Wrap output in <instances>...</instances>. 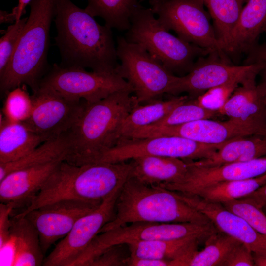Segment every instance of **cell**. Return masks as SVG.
<instances>
[{
	"label": "cell",
	"mask_w": 266,
	"mask_h": 266,
	"mask_svg": "<svg viewBox=\"0 0 266 266\" xmlns=\"http://www.w3.org/2000/svg\"><path fill=\"white\" fill-rule=\"evenodd\" d=\"M54 22L60 66L116 71L118 58L111 28L100 25L70 0H57Z\"/></svg>",
	"instance_id": "1"
},
{
	"label": "cell",
	"mask_w": 266,
	"mask_h": 266,
	"mask_svg": "<svg viewBox=\"0 0 266 266\" xmlns=\"http://www.w3.org/2000/svg\"><path fill=\"white\" fill-rule=\"evenodd\" d=\"M132 168L131 161L79 166L62 161L31 204L14 216L23 217L34 209L62 200H78L100 205L118 185L131 177Z\"/></svg>",
	"instance_id": "2"
},
{
	"label": "cell",
	"mask_w": 266,
	"mask_h": 266,
	"mask_svg": "<svg viewBox=\"0 0 266 266\" xmlns=\"http://www.w3.org/2000/svg\"><path fill=\"white\" fill-rule=\"evenodd\" d=\"M131 93L117 92L96 102H85L66 133L69 154L66 161L78 166L92 163L116 145L124 120L136 105Z\"/></svg>",
	"instance_id": "3"
},
{
	"label": "cell",
	"mask_w": 266,
	"mask_h": 266,
	"mask_svg": "<svg viewBox=\"0 0 266 266\" xmlns=\"http://www.w3.org/2000/svg\"><path fill=\"white\" fill-rule=\"evenodd\" d=\"M115 209L114 218L99 233L136 222H211L205 215L180 199L173 191L147 185L132 177L123 184Z\"/></svg>",
	"instance_id": "4"
},
{
	"label": "cell",
	"mask_w": 266,
	"mask_h": 266,
	"mask_svg": "<svg viewBox=\"0 0 266 266\" xmlns=\"http://www.w3.org/2000/svg\"><path fill=\"white\" fill-rule=\"evenodd\" d=\"M57 0H33L30 12L17 45L3 73L0 75L1 94L23 85L33 91L39 88L46 74L50 29Z\"/></svg>",
	"instance_id": "5"
},
{
	"label": "cell",
	"mask_w": 266,
	"mask_h": 266,
	"mask_svg": "<svg viewBox=\"0 0 266 266\" xmlns=\"http://www.w3.org/2000/svg\"><path fill=\"white\" fill-rule=\"evenodd\" d=\"M125 38L129 42L142 46L178 76L187 74L199 58L214 52L173 35L155 18L150 7L141 5L133 15Z\"/></svg>",
	"instance_id": "6"
},
{
	"label": "cell",
	"mask_w": 266,
	"mask_h": 266,
	"mask_svg": "<svg viewBox=\"0 0 266 266\" xmlns=\"http://www.w3.org/2000/svg\"><path fill=\"white\" fill-rule=\"evenodd\" d=\"M117 55L120 64L116 71L133 87L136 105L146 104L169 94L178 76L167 70L142 46L117 38Z\"/></svg>",
	"instance_id": "7"
},
{
	"label": "cell",
	"mask_w": 266,
	"mask_h": 266,
	"mask_svg": "<svg viewBox=\"0 0 266 266\" xmlns=\"http://www.w3.org/2000/svg\"><path fill=\"white\" fill-rule=\"evenodd\" d=\"M211 222L194 223H157L136 222L98 233L72 266H86L94 257L113 245L134 241L171 240L195 237L205 241L217 231Z\"/></svg>",
	"instance_id": "8"
},
{
	"label": "cell",
	"mask_w": 266,
	"mask_h": 266,
	"mask_svg": "<svg viewBox=\"0 0 266 266\" xmlns=\"http://www.w3.org/2000/svg\"><path fill=\"white\" fill-rule=\"evenodd\" d=\"M204 5L203 0H164L150 8L163 26L168 31H173L181 39L226 54Z\"/></svg>",
	"instance_id": "9"
},
{
	"label": "cell",
	"mask_w": 266,
	"mask_h": 266,
	"mask_svg": "<svg viewBox=\"0 0 266 266\" xmlns=\"http://www.w3.org/2000/svg\"><path fill=\"white\" fill-rule=\"evenodd\" d=\"M52 89L66 97L93 103L119 91L132 93V86L116 71H88L55 64L41 80L39 87Z\"/></svg>",
	"instance_id": "10"
},
{
	"label": "cell",
	"mask_w": 266,
	"mask_h": 266,
	"mask_svg": "<svg viewBox=\"0 0 266 266\" xmlns=\"http://www.w3.org/2000/svg\"><path fill=\"white\" fill-rule=\"evenodd\" d=\"M224 143L208 144L177 136L121 139L115 146L101 154L94 163L125 162L143 155L195 161L210 157Z\"/></svg>",
	"instance_id": "11"
},
{
	"label": "cell",
	"mask_w": 266,
	"mask_h": 266,
	"mask_svg": "<svg viewBox=\"0 0 266 266\" xmlns=\"http://www.w3.org/2000/svg\"><path fill=\"white\" fill-rule=\"evenodd\" d=\"M32 109L23 122L45 141L67 133L81 113L85 101L40 87L31 95Z\"/></svg>",
	"instance_id": "12"
},
{
	"label": "cell",
	"mask_w": 266,
	"mask_h": 266,
	"mask_svg": "<svg viewBox=\"0 0 266 266\" xmlns=\"http://www.w3.org/2000/svg\"><path fill=\"white\" fill-rule=\"evenodd\" d=\"M265 66L261 63L233 65L226 54L214 51L199 58L187 74L178 76L169 94L176 96L186 92L190 99H193L232 80L259 74Z\"/></svg>",
	"instance_id": "13"
},
{
	"label": "cell",
	"mask_w": 266,
	"mask_h": 266,
	"mask_svg": "<svg viewBox=\"0 0 266 266\" xmlns=\"http://www.w3.org/2000/svg\"><path fill=\"white\" fill-rule=\"evenodd\" d=\"M124 183L118 185L97 209L76 221L68 233L44 258L42 266H72L102 227L114 218L116 201Z\"/></svg>",
	"instance_id": "14"
},
{
	"label": "cell",
	"mask_w": 266,
	"mask_h": 266,
	"mask_svg": "<svg viewBox=\"0 0 266 266\" xmlns=\"http://www.w3.org/2000/svg\"><path fill=\"white\" fill-rule=\"evenodd\" d=\"M100 204L78 200H62L34 209L24 216L38 232L44 254L53 244L68 233L79 218Z\"/></svg>",
	"instance_id": "15"
},
{
	"label": "cell",
	"mask_w": 266,
	"mask_h": 266,
	"mask_svg": "<svg viewBox=\"0 0 266 266\" xmlns=\"http://www.w3.org/2000/svg\"><path fill=\"white\" fill-rule=\"evenodd\" d=\"M258 134L255 127L232 119L221 122L201 119L175 126L143 128L133 133L129 138L177 136L200 143L219 144L235 137Z\"/></svg>",
	"instance_id": "16"
},
{
	"label": "cell",
	"mask_w": 266,
	"mask_h": 266,
	"mask_svg": "<svg viewBox=\"0 0 266 266\" xmlns=\"http://www.w3.org/2000/svg\"><path fill=\"white\" fill-rule=\"evenodd\" d=\"M188 169L184 177L173 183L159 186L185 194L215 183L253 178L266 173V156L244 162H236L211 167L194 165L186 161Z\"/></svg>",
	"instance_id": "17"
},
{
	"label": "cell",
	"mask_w": 266,
	"mask_h": 266,
	"mask_svg": "<svg viewBox=\"0 0 266 266\" xmlns=\"http://www.w3.org/2000/svg\"><path fill=\"white\" fill-rule=\"evenodd\" d=\"M174 192L180 199L205 215L218 230L246 244L253 253H266V239L242 217L221 203L207 201L195 195Z\"/></svg>",
	"instance_id": "18"
},
{
	"label": "cell",
	"mask_w": 266,
	"mask_h": 266,
	"mask_svg": "<svg viewBox=\"0 0 266 266\" xmlns=\"http://www.w3.org/2000/svg\"><path fill=\"white\" fill-rule=\"evenodd\" d=\"M62 161L25 168L8 174L0 181V203L10 206L13 212L19 210L16 214L24 210L31 204Z\"/></svg>",
	"instance_id": "19"
},
{
	"label": "cell",
	"mask_w": 266,
	"mask_h": 266,
	"mask_svg": "<svg viewBox=\"0 0 266 266\" xmlns=\"http://www.w3.org/2000/svg\"><path fill=\"white\" fill-rule=\"evenodd\" d=\"M258 74L245 78L236 88L218 114L230 119L256 127L266 136V111L256 79Z\"/></svg>",
	"instance_id": "20"
},
{
	"label": "cell",
	"mask_w": 266,
	"mask_h": 266,
	"mask_svg": "<svg viewBox=\"0 0 266 266\" xmlns=\"http://www.w3.org/2000/svg\"><path fill=\"white\" fill-rule=\"evenodd\" d=\"M266 32V0H246L225 50L227 55L247 53Z\"/></svg>",
	"instance_id": "21"
},
{
	"label": "cell",
	"mask_w": 266,
	"mask_h": 266,
	"mask_svg": "<svg viewBox=\"0 0 266 266\" xmlns=\"http://www.w3.org/2000/svg\"><path fill=\"white\" fill-rule=\"evenodd\" d=\"M10 233L9 242L0 251L10 250L11 266H42L44 253L38 232L31 222L25 216L11 215Z\"/></svg>",
	"instance_id": "22"
},
{
	"label": "cell",
	"mask_w": 266,
	"mask_h": 266,
	"mask_svg": "<svg viewBox=\"0 0 266 266\" xmlns=\"http://www.w3.org/2000/svg\"><path fill=\"white\" fill-rule=\"evenodd\" d=\"M131 177L149 186L176 183L186 174L187 162L169 157L143 155L131 159Z\"/></svg>",
	"instance_id": "23"
},
{
	"label": "cell",
	"mask_w": 266,
	"mask_h": 266,
	"mask_svg": "<svg viewBox=\"0 0 266 266\" xmlns=\"http://www.w3.org/2000/svg\"><path fill=\"white\" fill-rule=\"evenodd\" d=\"M203 240L189 237L171 240L134 241L128 245L130 256L169 261L170 266H188Z\"/></svg>",
	"instance_id": "24"
},
{
	"label": "cell",
	"mask_w": 266,
	"mask_h": 266,
	"mask_svg": "<svg viewBox=\"0 0 266 266\" xmlns=\"http://www.w3.org/2000/svg\"><path fill=\"white\" fill-rule=\"evenodd\" d=\"M265 156H266V136L253 134L232 139L225 142L210 157L191 162L198 166L211 167Z\"/></svg>",
	"instance_id": "25"
},
{
	"label": "cell",
	"mask_w": 266,
	"mask_h": 266,
	"mask_svg": "<svg viewBox=\"0 0 266 266\" xmlns=\"http://www.w3.org/2000/svg\"><path fill=\"white\" fill-rule=\"evenodd\" d=\"M44 142L23 122L8 121L0 113V163L18 160Z\"/></svg>",
	"instance_id": "26"
},
{
	"label": "cell",
	"mask_w": 266,
	"mask_h": 266,
	"mask_svg": "<svg viewBox=\"0 0 266 266\" xmlns=\"http://www.w3.org/2000/svg\"><path fill=\"white\" fill-rule=\"evenodd\" d=\"M189 99L188 95L175 96L166 100L159 99L143 105H134L123 122L119 140L128 138L137 130L157 122Z\"/></svg>",
	"instance_id": "27"
},
{
	"label": "cell",
	"mask_w": 266,
	"mask_h": 266,
	"mask_svg": "<svg viewBox=\"0 0 266 266\" xmlns=\"http://www.w3.org/2000/svg\"><path fill=\"white\" fill-rule=\"evenodd\" d=\"M69 154L66 133L45 141L34 150L14 161L0 163V181L9 173L57 161H66Z\"/></svg>",
	"instance_id": "28"
},
{
	"label": "cell",
	"mask_w": 266,
	"mask_h": 266,
	"mask_svg": "<svg viewBox=\"0 0 266 266\" xmlns=\"http://www.w3.org/2000/svg\"><path fill=\"white\" fill-rule=\"evenodd\" d=\"M266 183V173L253 178L221 181L200 188L192 193L210 202L222 203L251 194Z\"/></svg>",
	"instance_id": "29"
},
{
	"label": "cell",
	"mask_w": 266,
	"mask_h": 266,
	"mask_svg": "<svg viewBox=\"0 0 266 266\" xmlns=\"http://www.w3.org/2000/svg\"><path fill=\"white\" fill-rule=\"evenodd\" d=\"M213 20L216 36L225 50L246 0H203Z\"/></svg>",
	"instance_id": "30"
},
{
	"label": "cell",
	"mask_w": 266,
	"mask_h": 266,
	"mask_svg": "<svg viewBox=\"0 0 266 266\" xmlns=\"http://www.w3.org/2000/svg\"><path fill=\"white\" fill-rule=\"evenodd\" d=\"M85 10L93 17H100L105 24L120 31L128 30L131 18L141 5L139 0H87Z\"/></svg>",
	"instance_id": "31"
},
{
	"label": "cell",
	"mask_w": 266,
	"mask_h": 266,
	"mask_svg": "<svg viewBox=\"0 0 266 266\" xmlns=\"http://www.w3.org/2000/svg\"><path fill=\"white\" fill-rule=\"evenodd\" d=\"M241 242L218 230L205 241L204 248L197 251L189 266H222L231 251Z\"/></svg>",
	"instance_id": "32"
},
{
	"label": "cell",
	"mask_w": 266,
	"mask_h": 266,
	"mask_svg": "<svg viewBox=\"0 0 266 266\" xmlns=\"http://www.w3.org/2000/svg\"><path fill=\"white\" fill-rule=\"evenodd\" d=\"M217 114V112L206 110L199 106L189 98L173 108L160 121L144 128H158L178 126L197 120L210 119Z\"/></svg>",
	"instance_id": "33"
},
{
	"label": "cell",
	"mask_w": 266,
	"mask_h": 266,
	"mask_svg": "<svg viewBox=\"0 0 266 266\" xmlns=\"http://www.w3.org/2000/svg\"><path fill=\"white\" fill-rule=\"evenodd\" d=\"M6 95L2 113L4 118L12 122L26 120L32 111V100L25 85L11 90Z\"/></svg>",
	"instance_id": "34"
},
{
	"label": "cell",
	"mask_w": 266,
	"mask_h": 266,
	"mask_svg": "<svg viewBox=\"0 0 266 266\" xmlns=\"http://www.w3.org/2000/svg\"><path fill=\"white\" fill-rule=\"evenodd\" d=\"M245 79L232 80L221 85L212 88L198 97L191 99L196 104L206 110L218 112Z\"/></svg>",
	"instance_id": "35"
},
{
	"label": "cell",
	"mask_w": 266,
	"mask_h": 266,
	"mask_svg": "<svg viewBox=\"0 0 266 266\" xmlns=\"http://www.w3.org/2000/svg\"><path fill=\"white\" fill-rule=\"evenodd\" d=\"M229 211L244 218L266 239V215L262 209L242 199L221 203Z\"/></svg>",
	"instance_id": "36"
},
{
	"label": "cell",
	"mask_w": 266,
	"mask_h": 266,
	"mask_svg": "<svg viewBox=\"0 0 266 266\" xmlns=\"http://www.w3.org/2000/svg\"><path fill=\"white\" fill-rule=\"evenodd\" d=\"M28 17L13 23L0 39V75L6 68L17 45Z\"/></svg>",
	"instance_id": "37"
},
{
	"label": "cell",
	"mask_w": 266,
	"mask_h": 266,
	"mask_svg": "<svg viewBox=\"0 0 266 266\" xmlns=\"http://www.w3.org/2000/svg\"><path fill=\"white\" fill-rule=\"evenodd\" d=\"M126 244L113 245L92 259L86 266H126L130 256Z\"/></svg>",
	"instance_id": "38"
},
{
	"label": "cell",
	"mask_w": 266,
	"mask_h": 266,
	"mask_svg": "<svg viewBox=\"0 0 266 266\" xmlns=\"http://www.w3.org/2000/svg\"><path fill=\"white\" fill-rule=\"evenodd\" d=\"M255 266L253 253L249 247L241 242L229 253L222 266Z\"/></svg>",
	"instance_id": "39"
},
{
	"label": "cell",
	"mask_w": 266,
	"mask_h": 266,
	"mask_svg": "<svg viewBox=\"0 0 266 266\" xmlns=\"http://www.w3.org/2000/svg\"><path fill=\"white\" fill-rule=\"evenodd\" d=\"M13 209L3 203L0 204V249L9 241L11 235V215Z\"/></svg>",
	"instance_id": "40"
},
{
	"label": "cell",
	"mask_w": 266,
	"mask_h": 266,
	"mask_svg": "<svg viewBox=\"0 0 266 266\" xmlns=\"http://www.w3.org/2000/svg\"><path fill=\"white\" fill-rule=\"evenodd\" d=\"M246 54L244 65L261 63L266 65V43L257 44Z\"/></svg>",
	"instance_id": "41"
},
{
	"label": "cell",
	"mask_w": 266,
	"mask_h": 266,
	"mask_svg": "<svg viewBox=\"0 0 266 266\" xmlns=\"http://www.w3.org/2000/svg\"><path fill=\"white\" fill-rule=\"evenodd\" d=\"M240 199L252 203L259 208H266V183L251 194Z\"/></svg>",
	"instance_id": "42"
},
{
	"label": "cell",
	"mask_w": 266,
	"mask_h": 266,
	"mask_svg": "<svg viewBox=\"0 0 266 266\" xmlns=\"http://www.w3.org/2000/svg\"><path fill=\"white\" fill-rule=\"evenodd\" d=\"M128 266H167L170 262L166 260L138 258L129 256L127 261Z\"/></svg>",
	"instance_id": "43"
},
{
	"label": "cell",
	"mask_w": 266,
	"mask_h": 266,
	"mask_svg": "<svg viewBox=\"0 0 266 266\" xmlns=\"http://www.w3.org/2000/svg\"><path fill=\"white\" fill-rule=\"evenodd\" d=\"M33 0H18V5L14 7L9 15L12 23L20 19L22 15L25 13V8L28 4H30Z\"/></svg>",
	"instance_id": "44"
},
{
	"label": "cell",
	"mask_w": 266,
	"mask_h": 266,
	"mask_svg": "<svg viewBox=\"0 0 266 266\" xmlns=\"http://www.w3.org/2000/svg\"><path fill=\"white\" fill-rule=\"evenodd\" d=\"M260 74L261 75V81L258 85L261 90L266 111V65Z\"/></svg>",
	"instance_id": "45"
},
{
	"label": "cell",
	"mask_w": 266,
	"mask_h": 266,
	"mask_svg": "<svg viewBox=\"0 0 266 266\" xmlns=\"http://www.w3.org/2000/svg\"><path fill=\"white\" fill-rule=\"evenodd\" d=\"M255 266H266V253H253Z\"/></svg>",
	"instance_id": "46"
},
{
	"label": "cell",
	"mask_w": 266,
	"mask_h": 266,
	"mask_svg": "<svg viewBox=\"0 0 266 266\" xmlns=\"http://www.w3.org/2000/svg\"><path fill=\"white\" fill-rule=\"evenodd\" d=\"M145 0H148V2L150 5V6L152 5L153 4H155L156 2L161 1L164 0H139L140 2L145 1Z\"/></svg>",
	"instance_id": "47"
},
{
	"label": "cell",
	"mask_w": 266,
	"mask_h": 266,
	"mask_svg": "<svg viewBox=\"0 0 266 266\" xmlns=\"http://www.w3.org/2000/svg\"><path fill=\"white\" fill-rule=\"evenodd\" d=\"M263 211L264 212V213L266 214V208H264L263 209H262Z\"/></svg>",
	"instance_id": "48"
}]
</instances>
